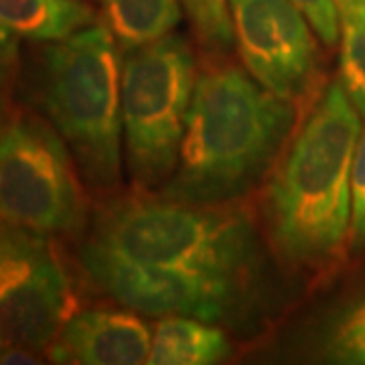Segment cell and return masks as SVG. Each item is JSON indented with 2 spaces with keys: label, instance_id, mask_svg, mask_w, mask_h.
Masks as SVG:
<instances>
[{
  "label": "cell",
  "instance_id": "cell-16",
  "mask_svg": "<svg viewBox=\"0 0 365 365\" xmlns=\"http://www.w3.org/2000/svg\"><path fill=\"white\" fill-rule=\"evenodd\" d=\"M349 248H365V126L355 144L351 163V232Z\"/></svg>",
  "mask_w": 365,
  "mask_h": 365
},
{
  "label": "cell",
  "instance_id": "cell-15",
  "mask_svg": "<svg viewBox=\"0 0 365 365\" xmlns=\"http://www.w3.org/2000/svg\"><path fill=\"white\" fill-rule=\"evenodd\" d=\"M201 55H232L235 49L230 0H181Z\"/></svg>",
  "mask_w": 365,
  "mask_h": 365
},
{
  "label": "cell",
  "instance_id": "cell-18",
  "mask_svg": "<svg viewBox=\"0 0 365 365\" xmlns=\"http://www.w3.org/2000/svg\"><path fill=\"white\" fill-rule=\"evenodd\" d=\"M19 78V39L13 31L0 25V114L13 106Z\"/></svg>",
  "mask_w": 365,
  "mask_h": 365
},
{
  "label": "cell",
  "instance_id": "cell-5",
  "mask_svg": "<svg viewBox=\"0 0 365 365\" xmlns=\"http://www.w3.org/2000/svg\"><path fill=\"white\" fill-rule=\"evenodd\" d=\"M199 57L169 33L122 53V136L132 191L158 193L177 169Z\"/></svg>",
  "mask_w": 365,
  "mask_h": 365
},
{
  "label": "cell",
  "instance_id": "cell-10",
  "mask_svg": "<svg viewBox=\"0 0 365 365\" xmlns=\"http://www.w3.org/2000/svg\"><path fill=\"white\" fill-rule=\"evenodd\" d=\"M232 355V341L217 323L195 317H158L153 329L148 364L211 365Z\"/></svg>",
  "mask_w": 365,
  "mask_h": 365
},
{
  "label": "cell",
  "instance_id": "cell-19",
  "mask_svg": "<svg viewBox=\"0 0 365 365\" xmlns=\"http://www.w3.org/2000/svg\"><path fill=\"white\" fill-rule=\"evenodd\" d=\"M0 250H2V244H0Z\"/></svg>",
  "mask_w": 365,
  "mask_h": 365
},
{
  "label": "cell",
  "instance_id": "cell-1",
  "mask_svg": "<svg viewBox=\"0 0 365 365\" xmlns=\"http://www.w3.org/2000/svg\"><path fill=\"white\" fill-rule=\"evenodd\" d=\"M76 244L83 280L143 317L235 325L258 313L266 297L272 254L246 201L199 205L114 193L91 211Z\"/></svg>",
  "mask_w": 365,
  "mask_h": 365
},
{
  "label": "cell",
  "instance_id": "cell-2",
  "mask_svg": "<svg viewBox=\"0 0 365 365\" xmlns=\"http://www.w3.org/2000/svg\"><path fill=\"white\" fill-rule=\"evenodd\" d=\"M361 114L339 79L327 83L264 181L260 225L274 262L299 280L329 274L351 232V163Z\"/></svg>",
  "mask_w": 365,
  "mask_h": 365
},
{
  "label": "cell",
  "instance_id": "cell-3",
  "mask_svg": "<svg viewBox=\"0 0 365 365\" xmlns=\"http://www.w3.org/2000/svg\"><path fill=\"white\" fill-rule=\"evenodd\" d=\"M302 112L262 88L230 55H203L182 134L177 169L160 195L220 205L262 189Z\"/></svg>",
  "mask_w": 365,
  "mask_h": 365
},
{
  "label": "cell",
  "instance_id": "cell-7",
  "mask_svg": "<svg viewBox=\"0 0 365 365\" xmlns=\"http://www.w3.org/2000/svg\"><path fill=\"white\" fill-rule=\"evenodd\" d=\"M0 349L19 347L49 357L79 309L66 262L51 235L0 222Z\"/></svg>",
  "mask_w": 365,
  "mask_h": 365
},
{
  "label": "cell",
  "instance_id": "cell-17",
  "mask_svg": "<svg viewBox=\"0 0 365 365\" xmlns=\"http://www.w3.org/2000/svg\"><path fill=\"white\" fill-rule=\"evenodd\" d=\"M317 31L327 49L339 45V14L335 0H292Z\"/></svg>",
  "mask_w": 365,
  "mask_h": 365
},
{
  "label": "cell",
  "instance_id": "cell-6",
  "mask_svg": "<svg viewBox=\"0 0 365 365\" xmlns=\"http://www.w3.org/2000/svg\"><path fill=\"white\" fill-rule=\"evenodd\" d=\"M86 182L66 140L23 106L0 114V222L78 240L90 222Z\"/></svg>",
  "mask_w": 365,
  "mask_h": 365
},
{
  "label": "cell",
  "instance_id": "cell-13",
  "mask_svg": "<svg viewBox=\"0 0 365 365\" xmlns=\"http://www.w3.org/2000/svg\"><path fill=\"white\" fill-rule=\"evenodd\" d=\"M339 14V81L365 120V0H335Z\"/></svg>",
  "mask_w": 365,
  "mask_h": 365
},
{
  "label": "cell",
  "instance_id": "cell-14",
  "mask_svg": "<svg viewBox=\"0 0 365 365\" xmlns=\"http://www.w3.org/2000/svg\"><path fill=\"white\" fill-rule=\"evenodd\" d=\"M313 343L329 361L365 364V290L327 317Z\"/></svg>",
  "mask_w": 365,
  "mask_h": 365
},
{
  "label": "cell",
  "instance_id": "cell-4",
  "mask_svg": "<svg viewBox=\"0 0 365 365\" xmlns=\"http://www.w3.org/2000/svg\"><path fill=\"white\" fill-rule=\"evenodd\" d=\"M35 96L93 195L122 187V49L106 19L41 47Z\"/></svg>",
  "mask_w": 365,
  "mask_h": 365
},
{
  "label": "cell",
  "instance_id": "cell-20",
  "mask_svg": "<svg viewBox=\"0 0 365 365\" xmlns=\"http://www.w3.org/2000/svg\"><path fill=\"white\" fill-rule=\"evenodd\" d=\"M100 2H104V0H100Z\"/></svg>",
  "mask_w": 365,
  "mask_h": 365
},
{
  "label": "cell",
  "instance_id": "cell-11",
  "mask_svg": "<svg viewBox=\"0 0 365 365\" xmlns=\"http://www.w3.org/2000/svg\"><path fill=\"white\" fill-rule=\"evenodd\" d=\"M96 21L86 0H0V25L37 43L63 41Z\"/></svg>",
  "mask_w": 365,
  "mask_h": 365
},
{
  "label": "cell",
  "instance_id": "cell-9",
  "mask_svg": "<svg viewBox=\"0 0 365 365\" xmlns=\"http://www.w3.org/2000/svg\"><path fill=\"white\" fill-rule=\"evenodd\" d=\"M153 329L132 309H78L49 349L55 364H148Z\"/></svg>",
  "mask_w": 365,
  "mask_h": 365
},
{
  "label": "cell",
  "instance_id": "cell-8",
  "mask_svg": "<svg viewBox=\"0 0 365 365\" xmlns=\"http://www.w3.org/2000/svg\"><path fill=\"white\" fill-rule=\"evenodd\" d=\"M237 57L274 96L311 110L327 88L319 35L292 0H230Z\"/></svg>",
  "mask_w": 365,
  "mask_h": 365
},
{
  "label": "cell",
  "instance_id": "cell-12",
  "mask_svg": "<svg viewBox=\"0 0 365 365\" xmlns=\"http://www.w3.org/2000/svg\"><path fill=\"white\" fill-rule=\"evenodd\" d=\"M104 19L122 53L173 33L182 19L181 0H104Z\"/></svg>",
  "mask_w": 365,
  "mask_h": 365
}]
</instances>
